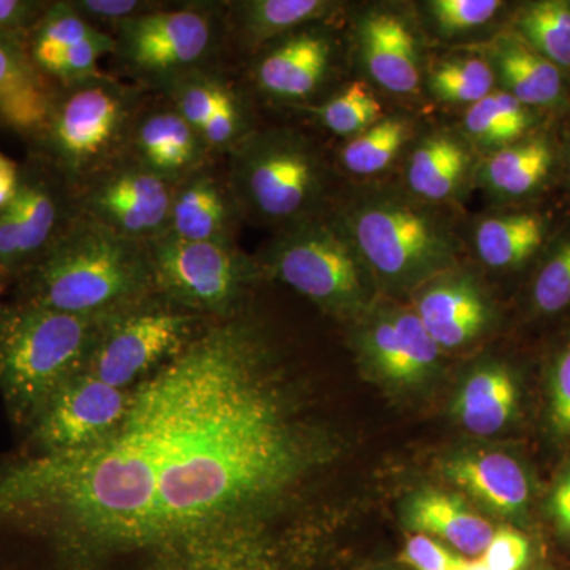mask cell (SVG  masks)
I'll return each mask as SVG.
<instances>
[{
	"mask_svg": "<svg viewBox=\"0 0 570 570\" xmlns=\"http://www.w3.org/2000/svg\"><path fill=\"white\" fill-rule=\"evenodd\" d=\"M365 324L358 335L360 351L382 381L419 384L436 370L441 347L415 311L387 309L374 314Z\"/></svg>",
	"mask_w": 570,
	"mask_h": 570,
	"instance_id": "14",
	"label": "cell"
},
{
	"mask_svg": "<svg viewBox=\"0 0 570 570\" xmlns=\"http://www.w3.org/2000/svg\"><path fill=\"white\" fill-rule=\"evenodd\" d=\"M551 122L553 119L549 116L532 110L498 88L485 99L468 107L463 116V132L468 142L490 154L538 132Z\"/></svg>",
	"mask_w": 570,
	"mask_h": 570,
	"instance_id": "28",
	"label": "cell"
},
{
	"mask_svg": "<svg viewBox=\"0 0 570 570\" xmlns=\"http://www.w3.org/2000/svg\"><path fill=\"white\" fill-rule=\"evenodd\" d=\"M330 132L352 138L384 118V105L363 81H354L332 99L306 107Z\"/></svg>",
	"mask_w": 570,
	"mask_h": 570,
	"instance_id": "35",
	"label": "cell"
},
{
	"mask_svg": "<svg viewBox=\"0 0 570 570\" xmlns=\"http://www.w3.org/2000/svg\"><path fill=\"white\" fill-rule=\"evenodd\" d=\"M318 452L265 333L212 318L100 441L0 459V570H306L277 520Z\"/></svg>",
	"mask_w": 570,
	"mask_h": 570,
	"instance_id": "1",
	"label": "cell"
},
{
	"mask_svg": "<svg viewBox=\"0 0 570 570\" xmlns=\"http://www.w3.org/2000/svg\"><path fill=\"white\" fill-rule=\"evenodd\" d=\"M249 134L242 100L236 96L234 89L227 86L212 118L202 129V140L209 154L230 153Z\"/></svg>",
	"mask_w": 570,
	"mask_h": 570,
	"instance_id": "38",
	"label": "cell"
},
{
	"mask_svg": "<svg viewBox=\"0 0 570 570\" xmlns=\"http://www.w3.org/2000/svg\"><path fill=\"white\" fill-rule=\"evenodd\" d=\"M0 266L9 276L21 273L20 232L10 204L0 209Z\"/></svg>",
	"mask_w": 570,
	"mask_h": 570,
	"instance_id": "44",
	"label": "cell"
},
{
	"mask_svg": "<svg viewBox=\"0 0 570 570\" xmlns=\"http://www.w3.org/2000/svg\"><path fill=\"white\" fill-rule=\"evenodd\" d=\"M409 528L419 534L445 540L453 549L480 558L494 534L493 524L469 509L466 502L441 491H423L409 501Z\"/></svg>",
	"mask_w": 570,
	"mask_h": 570,
	"instance_id": "25",
	"label": "cell"
},
{
	"mask_svg": "<svg viewBox=\"0 0 570 570\" xmlns=\"http://www.w3.org/2000/svg\"><path fill=\"white\" fill-rule=\"evenodd\" d=\"M520 389L515 374L499 363L480 366L461 385L455 400L461 425L479 436L504 430L519 412Z\"/></svg>",
	"mask_w": 570,
	"mask_h": 570,
	"instance_id": "26",
	"label": "cell"
},
{
	"mask_svg": "<svg viewBox=\"0 0 570 570\" xmlns=\"http://www.w3.org/2000/svg\"><path fill=\"white\" fill-rule=\"evenodd\" d=\"M58 91L33 63L28 47L0 37V122L20 134L39 135Z\"/></svg>",
	"mask_w": 570,
	"mask_h": 570,
	"instance_id": "23",
	"label": "cell"
},
{
	"mask_svg": "<svg viewBox=\"0 0 570 570\" xmlns=\"http://www.w3.org/2000/svg\"><path fill=\"white\" fill-rule=\"evenodd\" d=\"M337 41L324 24H314L273 41L255 66L258 89L281 102L316 96L336 67Z\"/></svg>",
	"mask_w": 570,
	"mask_h": 570,
	"instance_id": "13",
	"label": "cell"
},
{
	"mask_svg": "<svg viewBox=\"0 0 570 570\" xmlns=\"http://www.w3.org/2000/svg\"><path fill=\"white\" fill-rule=\"evenodd\" d=\"M487 193L505 205L539 204L562 179L561 141L549 126L487 156L480 168Z\"/></svg>",
	"mask_w": 570,
	"mask_h": 570,
	"instance_id": "15",
	"label": "cell"
},
{
	"mask_svg": "<svg viewBox=\"0 0 570 570\" xmlns=\"http://www.w3.org/2000/svg\"><path fill=\"white\" fill-rule=\"evenodd\" d=\"M239 220L230 184L208 165L176 184L168 234L187 242L235 245Z\"/></svg>",
	"mask_w": 570,
	"mask_h": 570,
	"instance_id": "21",
	"label": "cell"
},
{
	"mask_svg": "<svg viewBox=\"0 0 570 570\" xmlns=\"http://www.w3.org/2000/svg\"><path fill=\"white\" fill-rule=\"evenodd\" d=\"M7 277H9V275H7L6 269H3L2 266H0V292H2L3 284H6Z\"/></svg>",
	"mask_w": 570,
	"mask_h": 570,
	"instance_id": "49",
	"label": "cell"
},
{
	"mask_svg": "<svg viewBox=\"0 0 570 570\" xmlns=\"http://www.w3.org/2000/svg\"><path fill=\"white\" fill-rule=\"evenodd\" d=\"M513 36L554 63L570 80V0H530L510 17Z\"/></svg>",
	"mask_w": 570,
	"mask_h": 570,
	"instance_id": "29",
	"label": "cell"
},
{
	"mask_svg": "<svg viewBox=\"0 0 570 570\" xmlns=\"http://www.w3.org/2000/svg\"><path fill=\"white\" fill-rule=\"evenodd\" d=\"M126 154L171 186L204 168L212 156L200 134L170 102L138 111Z\"/></svg>",
	"mask_w": 570,
	"mask_h": 570,
	"instance_id": "17",
	"label": "cell"
},
{
	"mask_svg": "<svg viewBox=\"0 0 570 570\" xmlns=\"http://www.w3.org/2000/svg\"><path fill=\"white\" fill-rule=\"evenodd\" d=\"M115 39L110 33H105L99 39L81 41L61 52L45 70V75L56 78L63 86L92 80V78L105 75L99 70V59L105 55H115Z\"/></svg>",
	"mask_w": 570,
	"mask_h": 570,
	"instance_id": "37",
	"label": "cell"
},
{
	"mask_svg": "<svg viewBox=\"0 0 570 570\" xmlns=\"http://www.w3.org/2000/svg\"><path fill=\"white\" fill-rule=\"evenodd\" d=\"M547 420L554 438L570 442V335L550 360L547 373Z\"/></svg>",
	"mask_w": 570,
	"mask_h": 570,
	"instance_id": "39",
	"label": "cell"
},
{
	"mask_svg": "<svg viewBox=\"0 0 570 570\" xmlns=\"http://www.w3.org/2000/svg\"><path fill=\"white\" fill-rule=\"evenodd\" d=\"M111 316H75L21 299L0 306V395L22 433L85 371Z\"/></svg>",
	"mask_w": 570,
	"mask_h": 570,
	"instance_id": "3",
	"label": "cell"
},
{
	"mask_svg": "<svg viewBox=\"0 0 570 570\" xmlns=\"http://www.w3.org/2000/svg\"><path fill=\"white\" fill-rule=\"evenodd\" d=\"M411 194L367 189L337 212L377 283L407 288L456 268L463 245L452 223Z\"/></svg>",
	"mask_w": 570,
	"mask_h": 570,
	"instance_id": "4",
	"label": "cell"
},
{
	"mask_svg": "<svg viewBox=\"0 0 570 570\" xmlns=\"http://www.w3.org/2000/svg\"><path fill=\"white\" fill-rule=\"evenodd\" d=\"M48 7L31 0H0V37L26 45Z\"/></svg>",
	"mask_w": 570,
	"mask_h": 570,
	"instance_id": "42",
	"label": "cell"
},
{
	"mask_svg": "<svg viewBox=\"0 0 570 570\" xmlns=\"http://www.w3.org/2000/svg\"><path fill=\"white\" fill-rule=\"evenodd\" d=\"M341 3L332 0H245L228 3L236 36L247 47H264L314 24H324Z\"/></svg>",
	"mask_w": 570,
	"mask_h": 570,
	"instance_id": "27",
	"label": "cell"
},
{
	"mask_svg": "<svg viewBox=\"0 0 570 570\" xmlns=\"http://www.w3.org/2000/svg\"><path fill=\"white\" fill-rule=\"evenodd\" d=\"M414 134L406 116H384L365 132L348 138L340 153V163L347 174L370 178L392 167Z\"/></svg>",
	"mask_w": 570,
	"mask_h": 570,
	"instance_id": "31",
	"label": "cell"
},
{
	"mask_svg": "<svg viewBox=\"0 0 570 570\" xmlns=\"http://www.w3.org/2000/svg\"><path fill=\"white\" fill-rule=\"evenodd\" d=\"M63 88L37 137L75 194L126 156L140 92L108 75Z\"/></svg>",
	"mask_w": 570,
	"mask_h": 570,
	"instance_id": "6",
	"label": "cell"
},
{
	"mask_svg": "<svg viewBox=\"0 0 570 570\" xmlns=\"http://www.w3.org/2000/svg\"><path fill=\"white\" fill-rule=\"evenodd\" d=\"M530 309L535 317H560L570 311V217L532 266Z\"/></svg>",
	"mask_w": 570,
	"mask_h": 570,
	"instance_id": "32",
	"label": "cell"
},
{
	"mask_svg": "<svg viewBox=\"0 0 570 570\" xmlns=\"http://www.w3.org/2000/svg\"><path fill=\"white\" fill-rule=\"evenodd\" d=\"M22 276L18 299L75 316H111L156 294L148 246L78 214Z\"/></svg>",
	"mask_w": 570,
	"mask_h": 570,
	"instance_id": "2",
	"label": "cell"
},
{
	"mask_svg": "<svg viewBox=\"0 0 570 570\" xmlns=\"http://www.w3.org/2000/svg\"><path fill=\"white\" fill-rule=\"evenodd\" d=\"M146 246L156 294L208 318L239 314L247 288L265 273L236 245L187 242L167 232Z\"/></svg>",
	"mask_w": 570,
	"mask_h": 570,
	"instance_id": "8",
	"label": "cell"
},
{
	"mask_svg": "<svg viewBox=\"0 0 570 570\" xmlns=\"http://www.w3.org/2000/svg\"><path fill=\"white\" fill-rule=\"evenodd\" d=\"M174 189L126 154L73 194L75 214L148 245L168 232Z\"/></svg>",
	"mask_w": 570,
	"mask_h": 570,
	"instance_id": "11",
	"label": "cell"
},
{
	"mask_svg": "<svg viewBox=\"0 0 570 570\" xmlns=\"http://www.w3.org/2000/svg\"><path fill=\"white\" fill-rule=\"evenodd\" d=\"M428 88L439 102L471 105L497 91L498 81L485 56H460L428 70Z\"/></svg>",
	"mask_w": 570,
	"mask_h": 570,
	"instance_id": "33",
	"label": "cell"
},
{
	"mask_svg": "<svg viewBox=\"0 0 570 570\" xmlns=\"http://www.w3.org/2000/svg\"><path fill=\"white\" fill-rule=\"evenodd\" d=\"M505 6L501 0H431L423 9L439 36L455 39L489 28Z\"/></svg>",
	"mask_w": 570,
	"mask_h": 570,
	"instance_id": "36",
	"label": "cell"
},
{
	"mask_svg": "<svg viewBox=\"0 0 570 570\" xmlns=\"http://www.w3.org/2000/svg\"><path fill=\"white\" fill-rule=\"evenodd\" d=\"M261 265L337 316H362L373 303L376 277L337 214H318L284 228Z\"/></svg>",
	"mask_w": 570,
	"mask_h": 570,
	"instance_id": "7",
	"label": "cell"
},
{
	"mask_svg": "<svg viewBox=\"0 0 570 570\" xmlns=\"http://www.w3.org/2000/svg\"><path fill=\"white\" fill-rule=\"evenodd\" d=\"M228 156L227 181L242 216L281 232L324 214L332 176L324 156L305 135L257 130Z\"/></svg>",
	"mask_w": 570,
	"mask_h": 570,
	"instance_id": "5",
	"label": "cell"
},
{
	"mask_svg": "<svg viewBox=\"0 0 570 570\" xmlns=\"http://www.w3.org/2000/svg\"><path fill=\"white\" fill-rule=\"evenodd\" d=\"M531 558V542L513 528L494 531L480 560L490 570H524Z\"/></svg>",
	"mask_w": 570,
	"mask_h": 570,
	"instance_id": "41",
	"label": "cell"
},
{
	"mask_svg": "<svg viewBox=\"0 0 570 570\" xmlns=\"http://www.w3.org/2000/svg\"><path fill=\"white\" fill-rule=\"evenodd\" d=\"M564 220L549 206H515L475 225L474 250L493 272L517 273L534 266Z\"/></svg>",
	"mask_w": 570,
	"mask_h": 570,
	"instance_id": "20",
	"label": "cell"
},
{
	"mask_svg": "<svg viewBox=\"0 0 570 570\" xmlns=\"http://www.w3.org/2000/svg\"><path fill=\"white\" fill-rule=\"evenodd\" d=\"M549 512L558 532L570 542V463L551 490Z\"/></svg>",
	"mask_w": 570,
	"mask_h": 570,
	"instance_id": "45",
	"label": "cell"
},
{
	"mask_svg": "<svg viewBox=\"0 0 570 570\" xmlns=\"http://www.w3.org/2000/svg\"><path fill=\"white\" fill-rule=\"evenodd\" d=\"M456 570H490L483 564V561L480 558H472V560H466V558H461L459 568Z\"/></svg>",
	"mask_w": 570,
	"mask_h": 570,
	"instance_id": "48",
	"label": "cell"
},
{
	"mask_svg": "<svg viewBox=\"0 0 570 570\" xmlns=\"http://www.w3.org/2000/svg\"><path fill=\"white\" fill-rule=\"evenodd\" d=\"M472 164L466 138L445 130L428 134L409 154L407 193L430 205L455 200L469 181Z\"/></svg>",
	"mask_w": 570,
	"mask_h": 570,
	"instance_id": "24",
	"label": "cell"
},
{
	"mask_svg": "<svg viewBox=\"0 0 570 570\" xmlns=\"http://www.w3.org/2000/svg\"><path fill=\"white\" fill-rule=\"evenodd\" d=\"M212 318L153 294L108 318L85 371L130 390L171 358Z\"/></svg>",
	"mask_w": 570,
	"mask_h": 570,
	"instance_id": "9",
	"label": "cell"
},
{
	"mask_svg": "<svg viewBox=\"0 0 570 570\" xmlns=\"http://www.w3.org/2000/svg\"><path fill=\"white\" fill-rule=\"evenodd\" d=\"M102 36L105 32L89 24L70 2L50 3L33 29L28 50L33 63L45 73L61 52L81 41L99 39Z\"/></svg>",
	"mask_w": 570,
	"mask_h": 570,
	"instance_id": "34",
	"label": "cell"
},
{
	"mask_svg": "<svg viewBox=\"0 0 570 570\" xmlns=\"http://www.w3.org/2000/svg\"><path fill=\"white\" fill-rule=\"evenodd\" d=\"M564 135L560 137L561 141V164H562V181L568 184L570 189V118Z\"/></svg>",
	"mask_w": 570,
	"mask_h": 570,
	"instance_id": "47",
	"label": "cell"
},
{
	"mask_svg": "<svg viewBox=\"0 0 570 570\" xmlns=\"http://www.w3.org/2000/svg\"><path fill=\"white\" fill-rule=\"evenodd\" d=\"M414 311L441 351L468 346L493 321L489 296L474 277L456 268L426 283Z\"/></svg>",
	"mask_w": 570,
	"mask_h": 570,
	"instance_id": "19",
	"label": "cell"
},
{
	"mask_svg": "<svg viewBox=\"0 0 570 570\" xmlns=\"http://www.w3.org/2000/svg\"><path fill=\"white\" fill-rule=\"evenodd\" d=\"M356 45L377 86L396 96L419 91L423 82L419 37L403 13L385 7L367 11L360 18Z\"/></svg>",
	"mask_w": 570,
	"mask_h": 570,
	"instance_id": "16",
	"label": "cell"
},
{
	"mask_svg": "<svg viewBox=\"0 0 570 570\" xmlns=\"http://www.w3.org/2000/svg\"><path fill=\"white\" fill-rule=\"evenodd\" d=\"M20 232L21 273L47 250L63 225L58 197L41 179H21L10 202Z\"/></svg>",
	"mask_w": 570,
	"mask_h": 570,
	"instance_id": "30",
	"label": "cell"
},
{
	"mask_svg": "<svg viewBox=\"0 0 570 570\" xmlns=\"http://www.w3.org/2000/svg\"><path fill=\"white\" fill-rule=\"evenodd\" d=\"M485 58L498 88L553 121L570 118V80L554 63L505 31L490 41Z\"/></svg>",
	"mask_w": 570,
	"mask_h": 570,
	"instance_id": "18",
	"label": "cell"
},
{
	"mask_svg": "<svg viewBox=\"0 0 570 570\" xmlns=\"http://www.w3.org/2000/svg\"><path fill=\"white\" fill-rule=\"evenodd\" d=\"M70 3L89 24L102 32L104 28H111L112 32L122 21L163 7V3L148 0H73Z\"/></svg>",
	"mask_w": 570,
	"mask_h": 570,
	"instance_id": "40",
	"label": "cell"
},
{
	"mask_svg": "<svg viewBox=\"0 0 570 570\" xmlns=\"http://www.w3.org/2000/svg\"><path fill=\"white\" fill-rule=\"evenodd\" d=\"M444 472L450 482L498 515L521 519L530 509V472L510 453L478 452L455 456L444 464Z\"/></svg>",
	"mask_w": 570,
	"mask_h": 570,
	"instance_id": "22",
	"label": "cell"
},
{
	"mask_svg": "<svg viewBox=\"0 0 570 570\" xmlns=\"http://www.w3.org/2000/svg\"><path fill=\"white\" fill-rule=\"evenodd\" d=\"M130 390L105 384L88 371L71 377L24 431L21 452L58 453L107 436L129 407Z\"/></svg>",
	"mask_w": 570,
	"mask_h": 570,
	"instance_id": "12",
	"label": "cell"
},
{
	"mask_svg": "<svg viewBox=\"0 0 570 570\" xmlns=\"http://www.w3.org/2000/svg\"><path fill=\"white\" fill-rule=\"evenodd\" d=\"M20 186V174H18L17 164L0 153V209L13 200Z\"/></svg>",
	"mask_w": 570,
	"mask_h": 570,
	"instance_id": "46",
	"label": "cell"
},
{
	"mask_svg": "<svg viewBox=\"0 0 570 570\" xmlns=\"http://www.w3.org/2000/svg\"><path fill=\"white\" fill-rule=\"evenodd\" d=\"M461 557L425 534H414L407 539L401 551V561L415 570H456Z\"/></svg>",
	"mask_w": 570,
	"mask_h": 570,
	"instance_id": "43",
	"label": "cell"
},
{
	"mask_svg": "<svg viewBox=\"0 0 570 570\" xmlns=\"http://www.w3.org/2000/svg\"><path fill=\"white\" fill-rule=\"evenodd\" d=\"M116 58L138 80L168 88L200 73L219 43L214 6L160 7L116 26Z\"/></svg>",
	"mask_w": 570,
	"mask_h": 570,
	"instance_id": "10",
	"label": "cell"
}]
</instances>
